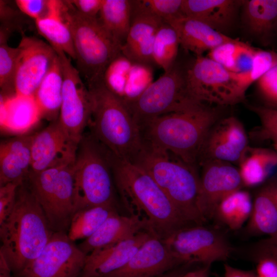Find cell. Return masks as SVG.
Here are the masks:
<instances>
[{"instance_id": "1", "label": "cell", "mask_w": 277, "mask_h": 277, "mask_svg": "<svg viewBox=\"0 0 277 277\" xmlns=\"http://www.w3.org/2000/svg\"><path fill=\"white\" fill-rule=\"evenodd\" d=\"M110 153L115 186L130 214L147 219L151 232L163 240L181 229L194 226L183 217L145 170Z\"/></svg>"}, {"instance_id": "2", "label": "cell", "mask_w": 277, "mask_h": 277, "mask_svg": "<svg viewBox=\"0 0 277 277\" xmlns=\"http://www.w3.org/2000/svg\"><path fill=\"white\" fill-rule=\"evenodd\" d=\"M217 118L213 109L197 104L148 120L139 128L144 146L172 154L192 166Z\"/></svg>"}, {"instance_id": "3", "label": "cell", "mask_w": 277, "mask_h": 277, "mask_svg": "<svg viewBox=\"0 0 277 277\" xmlns=\"http://www.w3.org/2000/svg\"><path fill=\"white\" fill-rule=\"evenodd\" d=\"M53 232L27 181L17 189L11 214L0 224V250L15 275L39 254Z\"/></svg>"}, {"instance_id": "4", "label": "cell", "mask_w": 277, "mask_h": 277, "mask_svg": "<svg viewBox=\"0 0 277 277\" xmlns=\"http://www.w3.org/2000/svg\"><path fill=\"white\" fill-rule=\"evenodd\" d=\"M92 109L91 134L116 157L132 162L143 148L140 130L124 101L102 81L87 86Z\"/></svg>"}, {"instance_id": "5", "label": "cell", "mask_w": 277, "mask_h": 277, "mask_svg": "<svg viewBox=\"0 0 277 277\" xmlns=\"http://www.w3.org/2000/svg\"><path fill=\"white\" fill-rule=\"evenodd\" d=\"M170 154L143 146L131 163L150 175L188 222L204 225L197 207L200 177L192 165Z\"/></svg>"}, {"instance_id": "6", "label": "cell", "mask_w": 277, "mask_h": 277, "mask_svg": "<svg viewBox=\"0 0 277 277\" xmlns=\"http://www.w3.org/2000/svg\"><path fill=\"white\" fill-rule=\"evenodd\" d=\"M65 19L72 34L76 66L87 86L102 81L105 71L122 54V45L103 27L98 17L84 16L63 1Z\"/></svg>"}, {"instance_id": "7", "label": "cell", "mask_w": 277, "mask_h": 277, "mask_svg": "<svg viewBox=\"0 0 277 277\" xmlns=\"http://www.w3.org/2000/svg\"><path fill=\"white\" fill-rule=\"evenodd\" d=\"M110 154L91 134L83 135L73 165L75 212L93 206H117Z\"/></svg>"}, {"instance_id": "8", "label": "cell", "mask_w": 277, "mask_h": 277, "mask_svg": "<svg viewBox=\"0 0 277 277\" xmlns=\"http://www.w3.org/2000/svg\"><path fill=\"white\" fill-rule=\"evenodd\" d=\"M186 67L177 58L157 80L136 96L125 101L138 127L154 117L202 104L193 101L187 92Z\"/></svg>"}, {"instance_id": "9", "label": "cell", "mask_w": 277, "mask_h": 277, "mask_svg": "<svg viewBox=\"0 0 277 277\" xmlns=\"http://www.w3.org/2000/svg\"><path fill=\"white\" fill-rule=\"evenodd\" d=\"M74 163L37 173L30 171L27 180L54 232L67 233L75 212Z\"/></svg>"}, {"instance_id": "10", "label": "cell", "mask_w": 277, "mask_h": 277, "mask_svg": "<svg viewBox=\"0 0 277 277\" xmlns=\"http://www.w3.org/2000/svg\"><path fill=\"white\" fill-rule=\"evenodd\" d=\"M185 81L189 96L197 103L226 106L244 100L232 72L207 56H195L187 64Z\"/></svg>"}, {"instance_id": "11", "label": "cell", "mask_w": 277, "mask_h": 277, "mask_svg": "<svg viewBox=\"0 0 277 277\" xmlns=\"http://www.w3.org/2000/svg\"><path fill=\"white\" fill-rule=\"evenodd\" d=\"M164 241L183 264L211 266L214 262L226 261L232 251L221 232L204 225L183 228Z\"/></svg>"}, {"instance_id": "12", "label": "cell", "mask_w": 277, "mask_h": 277, "mask_svg": "<svg viewBox=\"0 0 277 277\" xmlns=\"http://www.w3.org/2000/svg\"><path fill=\"white\" fill-rule=\"evenodd\" d=\"M56 53L63 73L62 97L57 119L70 137L79 144L91 117L92 97L71 58L64 52Z\"/></svg>"}, {"instance_id": "13", "label": "cell", "mask_w": 277, "mask_h": 277, "mask_svg": "<svg viewBox=\"0 0 277 277\" xmlns=\"http://www.w3.org/2000/svg\"><path fill=\"white\" fill-rule=\"evenodd\" d=\"M87 255L67 233L54 232L39 254L15 277H81Z\"/></svg>"}, {"instance_id": "14", "label": "cell", "mask_w": 277, "mask_h": 277, "mask_svg": "<svg viewBox=\"0 0 277 277\" xmlns=\"http://www.w3.org/2000/svg\"><path fill=\"white\" fill-rule=\"evenodd\" d=\"M14 76L16 94L32 96L57 54L49 44L36 37L23 35Z\"/></svg>"}, {"instance_id": "15", "label": "cell", "mask_w": 277, "mask_h": 277, "mask_svg": "<svg viewBox=\"0 0 277 277\" xmlns=\"http://www.w3.org/2000/svg\"><path fill=\"white\" fill-rule=\"evenodd\" d=\"M78 144L65 131L58 119L32 135L31 172L37 173L74 163Z\"/></svg>"}, {"instance_id": "16", "label": "cell", "mask_w": 277, "mask_h": 277, "mask_svg": "<svg viewBox=\"0 0 277 277\" xmlns=\"http://www.w3.org/2000/svg\"><path fill=\"white\" fill-rule=\"evenodd\" d=\"M243 185L237 169L230 163L209 160L200 177L197 200L199 211L206 222L213 218L221 201Z\"/></svg>"}, {"instance_id": "17", "label": "cell", "mask_w": 277, "mask_h": 277, "mask_svg": "<svg viewBox=\"0 0 277 277\" xmlns=\"http://www.w3.org/2000/svg\"><path fill=\"white\" fill-rule=\"evenodd\" d=\"M164 21L150 12L142 1H132L130 28L122 54L130 61L152 67L153 47L157 31Z\"/></svg>"}, {"instance_id": "18", "label": "cell", "mask_w": 277, "mask_h": 277, "mask_svg": "<svg viewBox=\"0 0 277 277\" xmlns=\"http://www.w3.org/2000/svg\"><path fill=\"white\" fill-rule=\"evenodd\" d=\"M183 265L164 240L151 233L125 266L105 277H155Z\"/></svg>"}, {"instance_id": "19", "label": "cell", "mask_w": 277, "mask_h": 277, "mask_svg": "<svg viewBox=\"0 0 277 277\" xmlns=\"http://www.w3.org/2000/svg\"><path fill=\"white\" fill-rule=\"evenodd\" d=\"M151 233L141 231L123 242L93 251L87 255L81 277H105L122 268Z\"/></svg>"}, {"instance_id": "20", "label": "cell", "mask_w": 277, "mask_h": 277, "mask_svg": "<svg viewBox=\"0 0 277 277\" xmlns=\"http://www.w3.org/2000/svg\"><path fill=\"white\" fill-rule=\"evenodd\" d=\"M143 231L152 233L147 219L136 214L125 216L115 212L109 216L92 235L84 240L78 246L87 255L95 250L129 239Z\"/></svg>"}, {"instance_id": "21", "label": "cell", "mask_w": 277, "mask_h": 277, "mask_svg": "<svg viewBox=\"0 0 277 277\" xmlns=\"http://www.w3.org/2000/svg\"><path fill=\"white\" fill-rule=\"evenodd\" d=\"M242 2L237 0H183L182 12L226 35L236 23Z\"/></svg>"}, {"instance_id": "22", "label": "cell", "mask_w": 277, "mask_h": 277, "mask_svg": "<svg viewBox=\"0 0 277 277\" xmlns=\"http://www.w3.org/2000/svg\"><path fill=\"white\" fill-rule=\"evenodd\" d=\"M166 23L176 31L180 45L186 51H190L196 56H202L206 51H210L232 38L220 33L196 19L179 15Z\"/></svg>"}, {"instance_id": "23", "label": "cell", "mask_w": 277, "mask_h": 277, "mask_svg": "<svg viewBox=\"0 0 277 277\" xmlns=\"http://www.w3.org/2000/svg\"><path fill=\"white\" fill-rule=\"evenodd\" d=\"M32 135L14 136L0 145V186L9 183L21 185L31 171Z\"/></svg>"}, {"instance_id": "24", "label": "cell", "mask_w": 277, "mask_h": 277, "mask_svg": "<svg viewBox=\"0 0 277 277\" xmlns=\"http://www.w3.org/2000/svg\"><path fill=\"white\" fill-rule=\"evenodd\" d=\"M241 19L247 32L262 45L277 38V0L243 1Z\"/></svg>"}, {"instance_id": "25", "label": "cell", "mask_w": 277, "mask_h": 277, "mask_svg": "<svg viewBox=\"0 0 277 277\" xmlns=\"http://www.w3.org/2000/svg\"><path fill=\"white\" fill-rule=\"evenodd\" d=\"M35 23L38 33L56 52H64L75 60L72 34L64 14L63 1L48 0L46 12Z\"/></svg>"}, {"instance_id": "26", "label": "cell", "mask_w": 277, "mask_h": 277, "mask_svg": "<svg viewBox=\"0 0 277 277\" xmlns=\"http://www.w3.org/2000/svg\"><path fill=\"white\" fill-rule=\"evenodd\" d=\"M151 67L134 63L122 54L114 60L104 72L102 81L112 92L121 97L126 85L140 84H150Z\"/></svg>"}, {"instance_id": "27", "label": "cell", "mask_w": 277, "mask_h": 277, "mask_svg": "<svg viewBox=\"0 0 277 277\" xmlns=\"http://www.w3.org/2000/svg\"><path fill=\"white\" fill-rule=\"evenodd\" d=\"M275 189L271 186H266L255 196L246 227V233L251 235L271 236L277 232Z\"/></svg>"}, {"instance_id": "28", "label": "cell", "mask_w": 277, "mask_h": 277, "mask_svg": "<svg viewBox=\"0 0 277 277\" xmlns=\"http://www.w3.org/2000/svg\"><path fill=\"white\" fill-rule=\"evenodd\" d=\"M41 115L33 96H1V123L13 131H23L34 124Z\"/></svg>"}, {"instance_id": "29", "label": "cell", "mask_w": 277, "mask_h": 277, "mask_svg": "<svg viewBox=\"0 0 277 277\" xmlns=\"http://www.w3.org/2000/svg\"><path fill=\"white\" fill-rule=\"evenodd\" d=\"M63 87V69L57 54L33 95L41 117L53 119L55 116L56 117L57 115H59Z\"/></svg>"}, {"instance_id": "30", "label": "cell", "mask_w": 277, "mask_h": 277, "mask_svg": "<svg viewBox=\"0 0 277 277\" xmlns=\"http://www.w3.org/2000/svg\"><path fill=\"white\" fill-rule=\"evenodd\" d=\"M132 1L103 0L98 18L106 30L123 46L131 22Z\"/></svg>"}, {"instance_id": "31", "label": "cell", "mask_w": 277, "mask_h": 277, "mask_svg": "<svg viewBox=\"0 0 277 277\" xmlns=\"http://www.w3.org/2000/svg\"><path fill=\"white\" fill-rule=\"evenodd\" d=\"M252 204L248 192L241 189L237 190L221 201L213 217L231 230H239L248 220Z\"/></svg>"}, {"instance_id": "32", "label": "cell", "mask_w": 277, "mask_h": 277, "mask_svg": "<svg viewBox=\"0 0 277 277\" xmlns=\"http://www.w3.org/2000/svg\"><path fill=\"white\" fill-rule=\"evenodd\" d=\"M239 169L243 185L253 187L263 183L277 166V153L267 149L252 150L244 155Z\"/></svg>"}, {"instance_id": "33", "label": "cell", "mask_w": 277, "mask_h": 277, "mask_svg": "<svg viewBox=\"0 0 277 277\" xmlns=\"http://www.w3.org/2000/svg\"><path fill=\"white\" fill-rule=\"evenodd\" d=\"M118 212L117 206L101 205L85 208L76 211L67 232L73 242L86 239L92 235L106 219Z\"/></svg>"}, {"instance_id": "34", "label": "cell", "mask_w": 277, "mask_h": 277, "mask_svg": "<svg viewBox=\"0 0 277 277\" xmlns=\"http://www.w3.org/2000/svg\"><path fill=\"white\" fill-rule=\"evenodd\" d=\"M11 30L1 27L0 31V87L1 95L10 97L16 94L14 76L19 53L18 47H12L8 44Z\"/></svg>"}, {"instance_id": "35", "label": "cell", "mask_w": 277, "mask_h": 277, "mask_svg": "<svg viewBox=\"0 0 277 277\" xmlns=\"http://www.w3.org/2000/svg\"><path fill=\"white\" fill-rule=\"evenodd\" d=\"M180 43L177 33L168 23L164 22L156 32L153 47L154 65L167 71L177 58Z\"/></svg>"}, {"instance_id": "36", "label": "cell", "mask_w": 277, "mask_h": 277, "mask_svg": "<svg viewBox=\"0 0 277 277\" xmlns=\"http://www.w3.org/2000/svg\"><path fill=\"white\" fill-rule=\"evenodd\" d=\"M277 65V51L258 49L250 69L245 73L232 72L236 87L241 96L245 99L248 88L262 76Z\"/></svg>"}, {"instance_id": "37", "label": "cell", "mask_w": 277, "mask_h": 277, "mask_svg": "<svg viewBox=\"0 0 277 277\" xmlns=\"http://www.w3.org/2000/svg\"><path fill=\"white\" fill-rule=\"evenodd\" d=\"M209 160H215L228 163L239 162L244 155L232 147L222 136L218 130L211 128L205 143L203 152Z\"/></svg>"}, {"instance_id": "38", "label": "cell", "mask_w": 277, "mask_h": 277, "mask_svg": "<svg viewBox=\"0 0 277 277\" xmlns=\"http://www.w3.org/2000/svg\"><path fill=\"white\" fill-rule=\"evenodd\" d=\"M215 127L224 139L244 155L248 150V137L242 123L236 117H228Z\"/></svg>"}, {"instance_id": "39", "label": "cell", "mask_w": 277, "mask_h": 277, "mask_svg": "<svg viewBox=\"0 0 277 277\" xmlns=\"http://www.w3.org/2000/svg\"><path fill=\"white\" fill-rule=\"evenodd\" d=\"M257 92L266 107L277 109V65L272 67L256 82Z\"/></svg>"}, {"instance_id": "40", "label": "cell", "mask_w": 277, "mask_h": 277, "mask_svg": "<svg viewBox=\"0 0 277 277\" xmlns=\"http://www.w3.org/2000/svg\"><path fill=\"white\" fill-rule=\"evenodd\" d=\"M241 41L233 39L215 47L208 52L207 57L228 71L234 72L235 61Z\"/></svg>"}, {"instance_id": "41", "label": "cell", "mask_w": 277, "mask_h": 277, "mask_svg": "<svg viewBox=\"0 0 277 277\" xmlns=\"http://www.w3.org/2000/svg\"><path fill=\"white\" fill-rule=\"evenodd\" d=\"M144 5L153 14L165 22L183 15L182 12L183 0H142Z\"/></svg>"}, {"instance_id": "42", "label": "cell", "mask_w": 277, "mask_h": 277, "mask_svg": "<svg viewBox=\"0 0 277 277\" xmlns=\"http://www.w3.org/2000/svg\"><path fill=\"white\" fill-rule=\"evenodd\" d=\"M20 185L9 183L0 186V224L11 214L14 207L17 191Z\"/></svg>"}, {"instance_id": "43", "label": "cell", "mask_w": 277, "mask_h": 277, "mask_svg": "<svg viewBox=\"0 0 277 277\" xmlns=\"http://www.w3.org/2000/svg\"><path fill=\"white\" fill-rule=\"evenodd\" d=\"M257 49L241 41L236 54L233 73H243L248 71L252 65Z\"/></svg>"}, {"instance_id": "44", "label": "cell", "mask_w": 277, "mask_h": 277, "mask_svg": "<svg viewBox=\"0 0 277 277\" xmlns=\"http://www.w3.org/2000/svg\"><path fill=\"white\" fill-rule=\"evenodd\" d=\"M15 3L22 12L35 21L46 12L48 0H16Z\"/></svg>"}, {"instance_id": "45", "label": "cell", "mask_w": 277, "mask_h": 277, "mask_svg": "<svg viewBox=\"0 0 277 277\" xmlns=\"http://www.w3.org/2000/svg\"><path fill=\"white\" fill-rule=\"evenodd\" d=\"M253 258L256 262L258 277H277V260L268 255H259Z\"/></svg>"}, {"instance_id": "46", "label": "cell", "mask_w": 277, "mask_h": 277, "mask_svg": "<svg viewBox=\"0 0 277 277\" xmlns=\"http://www.w3.org/2000/svg\"><path fill=\"white\" fill-rule=\"evenodd\" d=\"M69 3L81 15L91 18H97L103 0H70Z\"/></svg>"}, {"instance_id": "47", "label": "cell", "mask_w": 277, "mask_h": 277, "mask_svg": "<svg viewBox=\"0 0 277 277\" xmlns=\"http://www.w3.org/2000/svg\"><path fill=\"white\" fill-rule=\"evenodd\" d=\"M251 110L259 116L263 128L277 130V109L266 106H250Z\"/></svg>"}, {"instance_id": "48", "label": "cell", "mask_w": 277, "mask_h": 277, "mask_svg": "<svg viewBox=\"0 0 277 277\" xmlns=\"http://www.w3.org/2000/svg\"><path fill=\"white\" fill-rule=\"evenodd\" d=\"M253 256L268 255L277 260V232L258 242L252 250Z\"/></svg>"}, {"instance_id": "49", "label": "cell", "mask_w": 277, "mask_h": 277, "mask_svg": "<svg viewBox=\"0 0 277 277\" xmlns=\"http://www.w3.org/2000/svg\"><path fill=\"white\" fill-rule=\"evenodd\" d=\"M224 277H258L256 273L244 270L225 264L224 266Z\"/></svg>"}, {"instance_id": "50", "label": "cell", "mask_w": 277, "mask_h": 277, "mask_svg": "<svg viewBox=\"0 0 277 277\" xmlns=\"http://www.w3.org/2000/svg\"><path fill=\"white\" fill-rule=\"evenodd\" d=\"M210 267L209 265H202L200 268L192 270H188L187 268L179 277H210Z\"/></svg>"}, {"instance_id": "51", "label": "cell", "mask_w": 277, "mask_h": 277, "mask_svg": "<svg viewBox=\"0 0 277 277\" xmlns=\"http://www.w3.org/2000/svg\"><path fill=\"white\" fill-rule=\"evenodd\" d=\"M11 268L3 252L0 250V277H12Z\"/></svg>"}, {"instance_id": "52", "label": "cell", "mask_w": 277, "mask_h": 277, "mask_svg": "<svg viewBox=\"0 0 277 277\" xmlns=\"http://www.w3.org/2000/svg\"><path fill=\"white\" fill-rule=\"evenodd\" d=\"M191 265H192V264L183 265L163 274L155 277H179V276L183 271Z\"/></svg>"}, {"instance_id": "53", "label": "cell", "mask_w": 277, "mask_h": 277, "mask_svg": "<svg viewBox=\"0 0 277 277\" xmlns=\"http://www.w3.org/2000/svg\"><path fill=\"white\" fill-rule=\"evenodd\" d=\"M264 134L273 142L277 153V130L271 128H263Z\"/></svg>"}, {"instance_id": "54", "label": "cell", "mask_w": 277, "mask_h": 277, "mask_svg": "<svg viewBox=\"0 0 277 277\" xmlns=\"http://www.w3.org/2000/svg\"><path fill=\"white\" fill-rule=\"evenodd\" d=\"M275 196H276V197L277 199V188H276V189H275Z\"/></svg>"}]
</instances>
